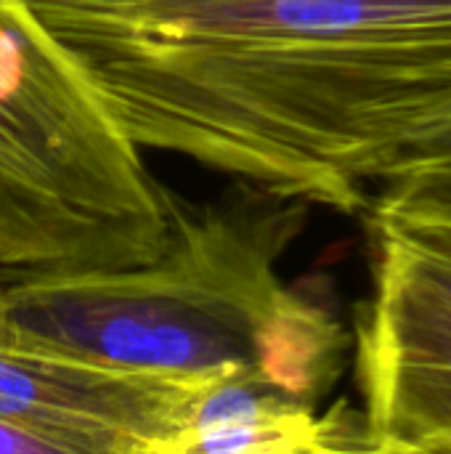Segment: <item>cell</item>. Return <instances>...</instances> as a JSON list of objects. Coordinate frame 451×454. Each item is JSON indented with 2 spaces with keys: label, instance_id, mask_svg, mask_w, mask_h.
<instances>
[{
  "label": "cell",
  "instance_id": "cell-1",
  "mask_svg": "<svg viewBox=\"0 0 451 454\" xmlns=\"http://www.w3.org/2000/svg\"><path fill=\"white\" fill-rule=\"evenodd\" d=\"M136 149L367 207L451 136V40L364 48L340 0H24Z\"/></svg>",
  "mask_w": 451,
  "mask_h": 454
},
{
  "label": "cell",
  "instance_id": "cell-2",
  "mask_svg": "<svg viewBox=\"0 0 451 454\" xmlns=\"http://www.w3.org/2000/svg\"><path fill=\"white\" fill-rule=\"evenodd\" d=\"M165 239L138 266L0 285V348L159 378L258 375L314 404L338 378L332 311L279 277L306 202L239 184L186 202L162 186Z\"/></svg>",
  "mask_w": 451,
  "mask_h": 454
},
{
  "label": "cell",
  "instance_id": "cell-3",
  "mask_svg": "<svg viewBox=\"0 0 451 454\" xmlns=\"http://www.w3.org/2000/svg\"><path fill=\"white\" fill-rule=\"evenodd\" d=\"M162 184L24 0H0V269L72 274L152 261Z\"/></svg>",
  "mask_w": 451,
  "mask_h": 454
},
{
  "label": "cell",
  "instance_id": "cell-4",
  "mask_svg": "<svg viewBox=\"0 0 451 454\" xmlns=\"http://www.w3.org/2000/svg\"><path fill=\"white\" fill-rule=\"evenodd\" d=\"M210 380L0 348V423L77 454H144L189 423Z\"/></svg>",
  "mask_w": 451,
  "mask_h": 454
},
{
  "label": "cell",
  "instance_id": "cell-5",
  "mask_svg": "<svg viewBox=\"0 0 451 454\" xmlns=\"http://www.w3.org/2000/svg\"><path fill=\"white\" fill-rule=\"evenodd\" d=\"M356 372L367 442L451 444V306L375 266Z\"/></svg>",
  "mask_w": 451,
  "mask_h": 454
},
{
  "label": "cell",
  "instance_id": "cell-6",
  "mask_svg": "<svg viewBox=\"0 0 451 454\" xmlns=\"http://www.w3.org/2000/svg\"><path fill=\"white\" fill-rule=\"evenodd\" d=\"M362 431L346 404L319 418L314 404L237 372L210 380L189 423L144 454H306Z\"/></svg>",
  "mask_w": 451,
  "mask_h": 454
},
{
  "label": "cell",
  "instance_id": "cell-7",
  "mask_svg": "<svg viewBox=\"0 0 451 454\" xmlns=\"http://www.w3.org/2000/svg\"><path fill=\"white\" fill-rule=\"evenodd\" d=\"M369 218L377 269L451 306V210L377 197Z\"/></svg>",
  "mask_w": 451,
  "mask_h": 454
},
{
  "label": "cell",
  "instance_id": "cell-8",
  "mask_svg": "<svg viewBox=\"0 0 451 454\" xmlns=\"http://www.w3.org/2000/svg\"><path fill=\"white\" fill-rule=\"evenodd\" d=\"M388 200H412L451 210V136L383 181Z\"/></svg>",
  "mask_w": 451,
  "mask_h": 454
},
{
  "label": "cell",
  "instance_id": "cell-9",
  "mask_svg": "<svg viewBox=\"0 0 451 454\" xmlns=\"http://www.w3.org/2000/svg\"><path fill=\"white\" fill-rule=\"evenodd\" d=\"M0 454H77L0 423Z\"/></svg>",
  "mask_w": 451,
  "mask_h": 454
}]
</instances>
